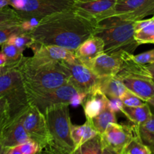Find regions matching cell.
Returning a JSON list of instances; mask_svg holds the SVG:
<instances>
[{
  "label": "cell",
  "instance_id": "obj_1",
  "mask_svg": "<svg viewBox=\"0 0 154 154\" xmlns=\"http://www.w3.org/2000/svg\"><path fill=\"white\" fill-rule=\"evenodd\" d=\"M96 24L69 8L42 18L38 25L28 33L40 45L75 51L86 39L94 35Z\"/></svg>",
  "mask_w": 154,
  "mask_h": 154
},
{
  "label": "cell",
  "instance_id": "obj_2",
  "mask_svg": "<svg viewBox=\"0 0 154 154\" xmlns=\"http://www.w3.org/2000/svg\"><path fill=\"white\" fill-rule=\"evenodd\" d=\"M17 69L20 72L26 93L49 91L67 84L69 74L62 62L23 57Z\"/></svg>",
  "mask_w": 154,
  "mask_h": 154
},
{
  "label": "cell",
  "instance_id": "obj_3",
  "mask_svg": "<svg viewBox=\"0 0 154 154\" xmlns=\"http://www.w3.org/2000/svg\"><path fill=\"white\" fill-rule=\"evenodd\" d=\"M134 23L123 20L116 15L97 23L94 35L103 41L104 52L117 54L125 51L133 54L139 46L134 38Z\"/></svg>",
  "mask_w": 154,
  "mask_h": 154
},
{
  "label": "cell",
  "instance_id": "obj_4",
  "mask_svg": "<svg viewBox=\"0 0 154 154\" xmlns=\"http://www.w3.org/2000/svg\"><path fill=\"white\" fill-rule=\"evenodd\" d=\"M0 96L7 99L11 121L20 116L29 106L22 75L17 68L9 67L0 74Z\"/></svg>",
  "mask_w": 154,
  "mask_h": 154
},
{
  "label": "cell",
  "instance_id": "obj_5",
  "mask_svg": "<svg viewBox=\"0 0 154 154\" xmlns=\"http://www.w3.org/2000/svg\"><path fill=\"white\" fill-rule=\"evenodd\" d=\"M44 115L51 135V143L71 153L75 149V145L71 138L72 123L69 105L59 104L48 107Z\"/></svg>",
  "mask_w": 154,
  "mask_h": 154
},
{
  "label": "cell",
  "instance_id": "obj_6",
  "mask_svg": "<svg viewBox=\"0 0 154 154\" xmlns=\"http://www.w3.org/2000/svg\"><path fill=\"white\" fill-rule=\"evenodd\" d=\"M75 0H9L22 21L35 17L42 18L72 8Z\"/></svg>",
  "mask_w": 154,
  "mask_h": 154
},
{
  "label": "cell",
  "instance_id": "obj_7",
  "mask_svg": "<svg viewBox=\"0 0 154 154\" xmlns=\"http://www.w3.org/2000/svg\"><path fill=\"white\" fill-rule=\"evenodd\" d=\"M18 118L30 139L37 143L39 149L51 143L45 115L36 107L29 105Z\"/></svg>",
  "mask_w": 154,
  "mask_h": 154
},
{
  "label": "cell",
  "instance_id": "obj_8",
  "mask_svg": "<svg viewBox=\"0 0 154 154\" xmlns=\"http://www.w3.org/2000/svg\"><path fill=\"white\" fill-rule=\"evenodd\" d=\"M78 93V90L70 84H67L42 93H26L29 105L36 107L42 114L48 107L59 104L69 105L72 98Z\"/></svg>",
  "mask_w": 154,
  "mask_h": 154
},
{
  "label": "cell",
  "instance_id": "obj_9",
  "mask_svg": "<svg viewBox=\"0 0 154 154\" xmlns=\"http://www.w3.org/2000/svg\"><path fill=\"white\" fill-rule=\"evenodd\" d=\"M69 74L70 83L78 92L90 93L96 90L100 78L78 58L72 62H62Z\"/></svg>",
  "mask_w": 154,
  "mask_h": 154
},
{
  "label": "cell",
  "instance_id": "obj_10",
  "mask_svg": "<svg viewBox=\"0 0 154 154\" xmlns=\"http://www.w3.org/2000/svg\"><path fill=\"white\" fill-rule=\"evenodd\" d=\"M117 0H75L71 8L94 23L115 16Z\"/></svg>",
  "mask_w": 154,
  "mask_h": 154
},
{
  "label": "cell",
  "instance_id": "obj_11",
  "mask_svg": "<svg viewBox=\"0 0 154 154\" xmlns=\"http://www.w3.org/2000/svg\"><path fill=\"white\" fill-rule=\"evenodd\" d=\"M138 133L137 125L118 124L115 123L110 124L104 133L100 135L103 146L111 147L121 154L124 147Z\"/></svg>",
  "mask_w": 154,
  "mask_h": 154
},
{
  "label": "cell",
  "instance_id": "obj_12",
  "mask_svg": "<svg viewBox=\"0 0 154 154\" xmlns=\"http://www.w3.org/2000/svg\"><path fill=\"white\" fill-rule=\"evenodd\" d=\"M154 14V0H117L115 15L123 20L138 21Z\"/></svg>",
  "mask_w": 154,
  "mask_h": 154
},
{
  "label": "cell",
  "instance_id": "obj_13",
  "mask_svg": "<svg viewBox=\"0 0 154 154\" xmlns=\"http://www.w3.org/2000/svg\"><path fill=\"white\" fill-rule=\"evenodd\" d=\"M123 52L117 54L102 53L94 59L89 68L99 78L117 75L121 66Z\"/></svg>",
  "mask_w": 154,
  "mask_h": 154
},
{
  "label": "cell",
  "instance_id": "obj_14",
  "mask_svg": "<svg viewBox=\"0 0 154 154\" xmlns=\"http://www.w3.org/2000/svg\"><path fill=\"white\" fill-rule=\"evenodd\" d=\"M32 50L33 56L45 60L55 62H72L76 60L75 51L66 49L63 47L54 45H42L35 42L30 47Z\"/></svg>",
  "mask_w": 154,
  "mask_h": 154
},
{
  "label": "cell",
  "instance_id": "obj_15",
  "mask_svg": "<svg viewBox=\"0 0 154 154\" xmlns=\"http://www.w3.org/2000/svg\"><path fill=\"white\" fill-rule=\"evenodd\" d=\"M29 140L31 139L18 117L9 123L0 135V142L8 149L20 145Z\"/></svg>",
  "mask_w": 154,
  "mask_h": 154
},
{
  "label": "cell",
  "instance_id": "obj_16",
  "mask_svg": "<svg viewBox=\"0 0 154 154\" xmlns=\"http://www.w3.org/2000/svg\"><path fill=\"white\" fill-rule=\"evenodd\" d=\"M104 52V42L96 35L86 39L75 51V57L87 67L97 56Z\"/></svg>",
  "mask_w": 154,
  "mask_h": 154
},
{
  "label": "cell",
  "instance_id": "obj_17",
  "mask_svg": "<svg viewBox=\"0 0 154 154\" xmlns=\"http://www.w3.org/2000/svg\"><path fill=\"white\" fill-rule=\"evenodd\" d=\"M128 90L147 102L154 96V81L145 77H126L121 78Z\"/></svg>",
  "mask_w": 154,
  "mask_h": 154
},
{
  "label": "cell",
  "instance_id": "obj_18",
  "mask_svg": "<svg viewBox=\"0 0 154 154\" xmlns=\"http://www.w3.org/2000/svg\"><path fill=\"white\" fill-rule=\"evenodd\" d=\"M108 97L98 89L88 93L82 105L87 120H92L108 108Z\"/></svg>",
  "mask_w": 154,
  "mask_h": 154
},
{
  "label": "cell",
  "instance_id": "obj_19",
  "mask_svg": "<svg viewBox=\"0 0 154 154\" xmlns=\"http://www.w3.org/2000/svg\"><path fill=\"white\" fill-rule=\"evenodd\" d=\"M117 75L120 78L126 77H145L152 78L147 66L137 63L134 60L133 54L125 51L123 53L121 66Z\"/></svg>",
  "mask_w": 154,
  "mask_h": 154
},
{
  "label": "cell",
  "instance_id": "obj_20",
  "mask_svg": "<svg viewBox=\"0 0 154 154\" xmlns=\"http://www.w3.org/2000/svg\"><path fill=\"white\" fill-rule=\"evenodd\" d=\"M97 89L108 98H121L127 90L117 75L100 78Z\"/></svg>",
  "mask_w": 154,
  "mask_h": 154
},
{
  "label": "cell",
  "instance_id": "obj_21",
  "mask_svg": "<svg viewBox=\"0 0 154 154\" xmlns=\"http://www.w3.org/2000/svg\"><path fill=\"white\" fill-rule=\"evenodd\" d=\"M134 38L138 45L154 44V18L143 19L134 23Z\"/></svg>",
  "mask_w": 154,
  "mask_h": 154
},
{
  "label": "cell",
  "instance_id": "obj_22",
  "mask_svg": "<svg viewBox=\"0 0 154 154\" xmlns=\"http://www.w3.org/2000/svg\"><path fill=\"white\" fill-rule=\"evenodd\" d=\"M71 138L75 145V148L82 145L84 143L98 135V132L92 125L90 120H86L85 123L81 126H71Z\"/></svg>",
  "mask_w": 154,
  "mask_h": 154
},
{
  "label": "cell",
  "instance_id": "obj_23",
  "mask_svg": "<svg viewBox=\"0 0 154 154\" xmlns=\"http://www.w3.org/2000/svg\"><path fill=\"white\" fill-rule=\"evenodd\" d=\"M121 112L127 117L131 123L137 126H139L147 121L153 114L147 103L139 107H127L123 105Z\"/></svg>",
  "mask_w": 154,
  "mask_h": 154
},
{
  "label": "cell",
  "instance_id": "obj_24",
  "mask_svg": "<svg viewBox=\"0 0 154 154\" xmlns=\"http://www.w3.org/2000/svg\"><path fill=\"white\" fill-rule=\"evenodd\" d=\"M90 120L91 121L92 125L94 127V129H96V131L99 135L103 134L105 129L110 124L117 123L116 114L110 111L108 108H105L103 111L98 114L96 117Z\"/></svg>",
  "mask_w": 154,
  "mask_h": 154
},
{
  "label": "cell",
  "instance_id": "obj_25",
  "mask_svg": "<svg viewBox=\"0 0 154 154\" xmlns=\"http://www.w3.org/2000/svg\"><path fill=\"white\" fill-rule=\"evenodd\" d=\"M103 144L101 135L98 134L82 145L74 149L70 154H102Z\"/></svg>",
  "mask_w": 154,
  "mask_h": 154
},
{
  "label": "cell",
  "instance_id": "obj_26",
  "mask_svg": "<svg viewBox=\"0 0 154 154\" xmlns=\"http://www.w3.org/2000/svg\"><path fill=\"white\" fill-rule=\"evenodd\" d=\"M1 51L5 54L7 59L6 66L11 67L17 68L23 58V51L8 42L2 45Z\"/></svg>",
  "mask_w": 154,
  "mask_h": 154
},
{
  "label": "cell",
  "instance_id": "obj_27",
  "mask_svg": "<svg viewBox=\"0 0 154 154\" xmlns=\"http://www.w3.org/2000/svg\"><path fill=\"white\" fill-rule=\"evenodd\" d=\"M138 135L144 144L150 147L154 144V114L142 124L138 126Z\"/></svg>",
  "mask_w": 154,
  "mask_h": 154
},
{
  "label": "cell",
  "instance_id": "obj_28",
  "mask_svg": "<svg viewBox=\"0 0 154 154\" xmlns=\"http://www.w3.org/2000/svg\"><path fill=\"white\" fill-rule=\"evenodd\" d=\"M121 154H151V150L143 143L138 133L124 147Z\"/></svg>",
  "mask_w": 154,
  "mask_h": 154
},
{
  "label": "cell",
  "instance_id": "obj_29",
  "mask_svg": "<svg viewBox=\"0 0 154 154\" xmlns=\"http://www.w3.org/2000/svg\"><path fill=\"white\" fill-rule=\"evenodd\" d=\"M22 20L16 11L12 8L7 7L0 8V28L8 26L19 25Z\"/></svg>",
  "mask_w": 154,
  "mask_h": 154
},
{
  "label": "cell",
  "instance_id": "obj_30",
  "mask_svg": "<svg viewBox=\"0 0 154 154\" xmlns=\"http://www.w3.org/2000/svg\"><path fill=\"white\" fill-rule=\"evenodd\" d=\"M6 42L14 45L24 51L26 48H30V47L35 43V40L28 32H23L14 35Z\"/></svg>",
  "mask_w": 154,
  "mask_h": 154
},
{
  "label": "cell",
  "instance_id": "obj_31",
  "mask_svg": "<svg viewBox=\"0 0 154 154\" xmlns=\"http://www.w3.org/2000/svg\"><path fill=\"white\" fill-rule=\"evenodd\" d=\"M11 122L10 107L7 99L0 96V135L4 128Z\"/></svg>",
  "mask_w": 154,
  "mask_h": 154
},
{
  "label": "cell",
  "instance_id": "obj_32",
  "mask_svg": "<svg viewBox=\"0 0 154 154\" xmlns=\"http://www.w3.org/2000/svg\"><path fill=\"white\" fill-rule=\"evenodd\" d=\"M24 31L21 28L20 24L2 27L0 28V45L5 43L14 35L21 34Z\"/></svg>",
  "mask_w": 154,
  "mask_h": 154
},
{
  "label": "cell",
  "instance_id": "obj_33",
  "mask_svg": "<svg viewBox=\"0 0 154 154\" xmlns=\"http://www.w3.org/2000/svg\"><path fill=\"white\" fill-rule=\"evenodd\" d=\"M120 99L123 102V105L127 107H139L142 106L147 103L128 90L125 92L124 94L122 96Z\"/></svg>",
  "mask_w": 154,
  "mask_h": 154
},
{
  "label": "cell",
  "instance_id": "obj_34",
  "mask_svg": "<svg viewBox=\"0 0 154 154\" xmlns=\"http://www.w3.org/2000/svg\"><path fill=\"white\" fill-rule=\"evenodd\" d=\"M133 58L137 63L144 65V66L153 64L154 63V49L137 54V55L133 54Z\"/></svg>",
  "mask_w": 154,
  "mask_h": 154
},
{
  "label": "cell",
  "instance_id": "obj_35",
  "mask_svg": "<svg viewBox=\"0 0 154 154\" xmlns=\"http://www.w3.org/2000/svg\"><path fill=\"white\" fill-rule=\"evenodd\" d=\"M18 146L22 154H35L39 150L38 144L32 140H29Z\"/></svg>",
  "mask_w": 154,
  "mask_h": 154
},
{
  "label": "cell",
  "instance_id": "obj_36",
  "mask_svg": "<svg viewBox=\"0 0 154 154\" xmlns=\"http://www.w3.org/2000/svg\"><path fill=\"white\" fill-rule=\"evenodd\" d=\"M38 154H70V153L60 148L54 143H50L45 147L39 149Z\"/></svg>",
  "mask_w": 154,
  "mask_h": 154
},
{
  "label": "cell",
  "instance_id": "obj_37",
  "mask_svg": "<svg viewBox=\"0 0 154 154\" xmlns=\"http://www.w3.org/2000/svg\"><path fill=\"white\" fill-rule=\"evenodd\" d=\"M40 20H41L35 17L23 20L21 22L20 26L21 28L23 29V30L24 31V32H30L32 31V30L38 25Z\"/></svg>",
  "mask_w": 154,
  "mask_h": 154
},
{
  "label": "cell",
  "instance_id": "obj_38",
  "mask_svg": "<svg viewBox=\"0 0 154 154\" xmlns=\"http://www.w3.org/2000/svg\"><path fill=\"white\" fill-rule=\"evenodd\" d=\"M108 108L114 113L121 111L123 107V102L120 98H108Z\"/></svg>",
  "mask_w": 154,
  "mask_h": 154
},
{
  "label": "cell",
  "instance_id": "obj_39",
  "mask_svg": "<svg viewBox=\"0 0 154 154\" xmlns=\"http://www.w3.org/2000/svg\"><path fill=\"white\" fill-rule=\"evenodd\" d=\"M88 93H81V92H78L75 96L72 99L69 105H71L72 107L74 108H76L78 105H83L84 100H85L86 97L87 96Z\"/></svg>",
  "mask_w": 154,
  "mask_h": 154
},
{
  "label": "cell",
  "instance_id": "obj_40",
  "mask_svg": "<svg viewBox=\"0 0 154 154\" xmlns=\"http://www.w3.org/2000/svg\"><path fill=\"white\" fill-rule=\"evenodd\" d=\"M102 154H120L117 153L114 150L111 149V147H107V146H103V150H102Z\"/></svg>",
  "mask_w": 154,
  "mask_h": 154
},
{
  "label": "cell",
  "instance_id": "obj_41",
  "mask_svg": "<svg viewBox=\"0 0 154 154\" xmlns=\"http://www.w3.org/2000/svg\"><path fill=\"white\" fill-rule=\"evenodd\" d=\"M7 64V59L5 54L0 51V67H4Z\"/></svg>",
  "mask_w": 154,
  "mask_h": 154
},
{
  "label": "cell",
  "instance_id": "obj_42",
  "mask_svg": "<svg viewBox=\"0 0 154 154\" xmlns=\"http://www.w3.org/2000/svg\"><path fill=\"white\" fill-rule=\"evenodd\" d=\"M7 154H22V153L20 150L19 146H16L9 149Z\"/></svg>",
  "mask_w": 154,
  "mask_h": 154
},
{
  "label": "cell",
  "instance_id": "obj_43",
  "mask_svg": "<svg viewBox=\"0 0 154 154\" xmlns=\"http://www.w3.org/2000/svg\"><path fill=\"white\" fill-rule=\"evenodd\" d=\"M147 69H148L149 72H150V75H151V78L153 79V81H154V63L153 64H150V65H147Z\"/></svg>",
  "mask_w": 154,
  "mask_h": 154
},
{
  "label": "cell",
  "instance_id": "obj_44",
  "mask_svg": "<svg viewBox=\"0 0 154 154\" xmlns=\"http://www.w3.org/2000/svg\"><path fill=\"white\" fill-rule=\"evenodd\" d=\"M9 5V0H0V8Z\"/></svg>",
  "mask_w": 154,
  "mask_h": 154
},
{
  "label": "cell",
  "instance_id": "obj_45",
  "mask_svg": "<svg viewBox=\"0 0 154 154\" xmlns=\"http://www.w3.org/2000/svg\"><path fill=\"white\" fill-rule=\"evenodd\" d=\"M9 149L5 147L0 142V154H7L8 151Z\"/></svg>",
  "mask_w": 154,
  "mask_h": 154
},
{
  "label": "cell",
  "instance_id": "obj_46",
  "mask_svg": "<svg viewBox=\"0 0 154 154\" xmlns=\"http://www.w3.org/2000/svg\"><path fill=\"white\" fill-rule=\"evenodd\" d=\"M147 103L149 105H151L152 107H153L154 108V96L153 97H152L151 99H149V100H147Z\"/></svg>",
  "mask_w": 154,
  "mask_h": 154
},
{
  "label": "cell",
  "instance_id": "obj_47",
  "mask_svg": "<svg viewBox=\"0 0 154 154\" xmlns=\"http://www.w3.org/2000/svg\"><path fill=\"white\" fill-rule=\"evenodd\" d=\"M9 67H11V66H4V67H0V74L2 73V72H5V70H7V69H8Z\"/></svg>",
  "mask_w": 154,
  "mask_h": 154
},
{
  "label": "cell",
  "instance_id": "obj_48",
  "mask_svg": "<svg viewBox=\"0 0 154 154\" xmlns=\"http://www.w3.org/2000/svg\"><path fill=\"white\" fill-rule=\"evenodd\" d=\"M38 152H39V150H38V152H37V153H36L35 154H38Z\"/></svg>",
  "mask_w": 154,
  "mask_h": 154
},
{
  "label": "cell",
  "instance_id": "obj_49",
  "mask_svg": "<svg viewBox=\"0 0 154 154\" xmlns=\"http://www.w3.org/2000/svg\"><path fill=\"white\" fill-rule=\"evenodd\" d=\"M153 18H154V14H153Z\"/></svg>",
  "mask_w": 154,
  "mask_h": 154
}]
</instances>
